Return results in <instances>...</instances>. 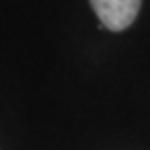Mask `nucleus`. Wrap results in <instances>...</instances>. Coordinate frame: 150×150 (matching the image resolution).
<instances>
[{
  "label": "nucleus",
  "instance_id": "f257e3e1",
  "mask_svg": "<svg viewBox=\"0 0 150 150\" xmlns=\"http://www.w3.org/2000/svg\"><path fill=\"white\" fill-rule=\"evenodd\" d=\"M142 0H90L103 28L123 31L134 22Z\"/></svg>",
  "mask_w": 150,
  "mask_h": 150
}]
</instances>
